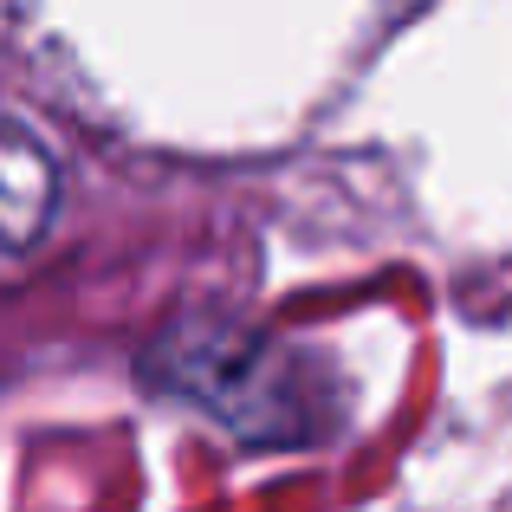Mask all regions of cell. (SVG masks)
<instances>
[{"label":"cell","instance_id":"obj_1","mask_svg":"<svg viewBox=\"0 0 512 512\" xmlns=\"http://www.w3.org/2000/svg\"><path fill=\"white\" fill-rule=\"evenodd\" d=\"M39 214H46V201H39V156H33V137L13 130V150H7V240L13 247H26L39 234Z\"/></svg>","mask_w":512,"mask_h":512}]
</instances>
